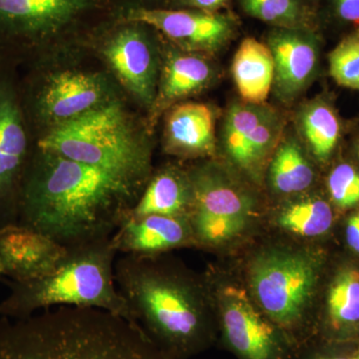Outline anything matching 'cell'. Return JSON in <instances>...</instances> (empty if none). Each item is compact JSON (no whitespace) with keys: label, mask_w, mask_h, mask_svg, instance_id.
Listing matches in <instances>:
<instances>
[{"label":"cell","mask_w":359,"mask_h":359,"mask_svg":"<svg viewBox=\"0 0 359 359\" xmlns=\"http://www.w3.org/2000/svg\"><path fill=\"white\" fill-rule=\"evenodd\" d=\"M269 179L273 191L283 195L304 192L313 185V168L294 135L283 134L269 161Z\"/></svg>","instance_id":"obj_22"},{"label":"cell","mask_w":359,"mask_h":359,"mask_svg":"<svg viewBox=\"0 0 359 359\" xmlns=\"http://www.w3.org/2000/svg\"><path fill=\"white\" fill-rule=\"evenodd\" d=\"M316 280V263L301 252H264L250 269L257 301L269 320L282 330H294L302 325Z\"/></svg>","instance_id":"obj_6"},{"label":"cell","mask_w":359,"mask_h":359,"mask_svg":"<svg viewBox=\"0 0 359 359\" xmlns=\"http://www.w3.org/2000/svg\"><path fill=\"white\" fill-rule=\"evenodd\" d=\"M158 257L121 255L115 261L116 285L153 344L170 359H186L211 340L202 292L192 278Z\"/></svg>","instance_id":"obj_3"},{"label":"cell","mask_w":359,"mask_h":359,"mask_svg":"<svg viewBox=\"0 0 359 359\" xmlns=\"http://www.w3.org/2000/svg\"><path fill=\"white\" fill-rule=\"evenodd\" d=\"M99 0H0V51L32 48L65 29Z\"/></svg>","instance_id":"obj_10"},{"label":"cell","mask_w":359,"mask_h":359,"mask_svg":"<svg viewBox=\"0 0 359 359\" xmlns=\"http://www.w3.org/2000/svg\"><path fill=\"white\" fill-rule=\"evenodd\" d=\"M110 238L66 248L65 257L45 275L11 280L8 294L0 302V318L18 320L65 306L103 309L137 323L116 285L118 254Z\"/></svg>","instance_id":"obj_4"},{"label":"cell","mask_w":359,"mask_h":359,"mask_svg":"<svg viewBox=\"0 0 359 359\" xmlns=\"http://www.w3.org/2000/svg\"><path fill=\"white\" fill-rule=\"evenodd\" d=\"M297 127L311 154L327 160L340 138V123L334 108L321 99L304 104L297 114Z\"/></svg>","instance_id":"obj_23"},{"label":"cell","mask_w":359,"mask_h":359,"mask_svg":"<svg viewBox=\"0 0 359 359\" xmlns=\"http://www.w3.org/2000/svg\"><path fill=\"white\" fill-rule=\"evenodd\" d=\"M275 65L273 91L290 104L309 88L320 60V44L313 30L273 28L266 39Z\"/></svg>","instance_id":"obj_14"},{"label":"cell","mask_w":359,"mask_h":359,"mask_svg":"<svg viewBox=\"0 0 359 359\" xmlns=\"http://www.w3.org/2000/svg\"><path fill=\"white\" fill-rule=\"evenodd\" d=\"M0 68V228L18 224L21 187L33 153L20 90Z\"/></svg>","instance_id":"obj_8"},{"label":"cell","mask_w":359,"mask_h":359,"mask_svg":"<svg viewBox=\"0 0 359 359\" xmlns=\"http://www.w3.org/2000/svg\"><path fill=\"white\" fill-rule=\"evenodd\" d=\"M280 111L268 104H231L224 116L222 145L231 162L257 180L285 132Z\"/></svg>","instance_id":"obj_9"},{"label":"cell","mask_w":359,"mask_h":359,"mask_svg":"<svg viewBox=\"0 0 359 359\" xmlns=\"http://www.w3.org/2000/svg\"><path fill=\"white\" fill-rule=\"evenodd\" d=\"M247 15L285 29L313 30V14L304 0H238Z\"/></svg>","instance_id":"obj_24"},{"label":"cell","mask_w":359,"mask_h":359,"mask_svg":"<svg viewBox=\"0 0 359 359\" xmlns=\"http://www.w3.org/2000/svg\"><path fill=\"white\" fill-rule=\"evenodd\" d=\"M334 4L340 20L359 26V0H334Z\"/></svg>","instance_id":"obj_29"},{"label":"cell","mask_w":359,"mask_h":359,"mask_svg":"<svg viewBox=\"0 0 359 359\" xmlns=\"http://www.w3.org/2000/svg\"><path fill=\"white\" fill-rule=\"evenodd\" d=\"M192 209L193 189L189 172L168 166L152 177L150 175L129 215L189 219Z\"/></svg>","instance_id":"obj_20"},{"label":"cell","mask_w":359,"mask_h":359,"mask_svg":"<svg viewBox=\"0 0 359 359\" xmlns=\"http://www.w3.org/2000/svg\"><path fill=\"white\" fill-rule=\"evenodd\" d=\"M118 255L157 257L196 242L188 218L127 215L110 238Z\"/></svg>","instance_id":"obj_16"},{"label":"cell","mask_w":359,"mask_h":359,"mask_svg":"<svg viewBox=\"0 0 359 359\" xmlns=\"http://www.w3.org/2000/svg\"><path fill=\"white\" fill-rule=\"evenodd\" d=\"M6 278V269L4 266V259H2L1 255H0V278Z\"/></svg>","instance_id":"obj_32"},{"label":"cell","mask_w":359,"mask_h":359,"mask_svg":"<svg viewBox=\"0 0 359 359\" xmlns=\"http://www.w3.org/2000/svg\"><path fill=\"white\" fill-rule=\"evenodd\" d=\"M134 25L116 32L103 53L122 84L144 105L152 107L157 94L155 53L140 26Z\"/></svg>","instance_id":"obj_15"},{"label":"cell","mask_w":359,"mask_h":359,"mask_svg":"<svg viewBox=\"0 0 359 359\" xmlns=\"http://www.w3.org/2000/svg\"><path fill=\"white\" fill-rule=\"evenodd\" d=\"M332 208L320 198H306L287 205L278 217L285 230L302 237H316L330 230L332 224Z\"/></svg>","instance_id":"obj_25"},{"label":"cell","mask_w":359,"mask_h":359,"mask_svg":"<svg viewBox=\"0 0 359 359\" xmlns=\"http://www.w3.org/2000/svg\"><path fill=\"white\" fill-rule=\"evenodd\" d=\"M130 23L159 30L180 50L214 54L226 47L235 35L236 21L228 14L196 11L132 8L126 14Z\"/></svg>","instance_id":"obj_11"},{"label":"cell","mask_w":359,"mask_h":359,"mask_svg":"<svg viewBox=\"0 0 359 359\" xmlns=\"http://www.w3.org/2000/svg\"><path fill=\"white\" fill-rule=\"evenodd\" d=\"M330 73L340 86L359 91V30L347 35L328 56Z\"/></svg>","instance_id":"obj_27"},{"label":"cell","mask_w":359,"mask_h":359,"mask_svg":"<svg viewBox=\"0 0 359 359\" xmlns=\"http://www.w3.org/2000/svg\"><path fill=\"white\" fill-rule=\"evenodd\" d=\"M353 359H359V351L358 353H356V354H354Z\"/></svg>","instance_id":"obj_34"},{"label":"cell","mask_w":359,"mask_h":359,"mask_svg":"<svg viewBox=\"0 0 359 359\" xmlns=\"http://www.w3.org/2000/svg\"><path fill=\"white\" fill-rule=\"evenodd\" d=\"M328 316L334 328L359 323V273H340L328 292Z\"/></svg>","instance_id":"obj_26"},{"label":"cell","mask_w":359,"mask_h":359,"mask_svg":"<svg viewBox=\"0 0 359 359\" xmlns=\"http://www.w3.org/2000/svg\"><path fill=\"white\" fill-rule=\"evenodd\" d=\"M189 176L193 189L189 222L195 241L222 244L244 230L252 210L245 192L214 165L194 168Z\"/></svg>","instance_id":"obj_7"},{"label":"cell","mask_w":359,"mask_h":359,"mask_svg":"<svg viewBox=\"0 0 359 359\" xmlns=\"http://www.w3.org/2000/svg\"><path fill=\"white\" fill-rule=\"evenodd\" d=\"M215 78L212 63L201 54L171 49L165 56L157 94L151 111L155 120L179 101L200 93Z\"/></svg>","instance_id":"obj_19"},{"label":"cell","mask_w":359,"mask_h":359,"mask_svg":"<svg viewBox=\"0 0 359 359\" xmlns=\"http://www.w3.org/2000/svg\"><path fill=\"white\" fill-rule=\"evenodd\" d=\"M358 156H359V151H358Z\"/></svg>","instance_id":"obj_36"},{"label":"cell","mask_w":359,"mask_h":359,"mask_svg":"<svg viewBox=\"0 0 359 359\" xmlns=\"http://www.w3.org/2000/svg\"><path fill=\"white\" fill-rule=\"evenodd\" d=\"M0 359H170L140 325L103 309L55 306L0 318Z\"/></svg>","instance_id":"obj_2"},{"label":"cell","mask_w":359,"mask_h":359,"mask_svg":"<svg viewBox=\"0 0 359 359\" xmlns=\"http://www.w3.org/2000/svg\"><path fill=\"white\" fill-rule=\"evenodd\" d=\"M109 100L100 77L66 70L51 75L35 91L32 101H26L22 106L25 117L32 115L35 122L52 127L79 117Z\"/></svg>","instance_id":"obj_13"},{"label":"cell","mask_w":359,"mask_h":359,"mask_svg":"<svg viewBox=\"0 0 359 359\" xmlns=\"http://www.w3.org/2000/svg\"><path fill=\"white\" fill-rule=\"evenodd\" d=\"M233 82L242 101L264 104L273 91L275 65L268 44L248 37L241 42L231 63Z\"/></svg>","instance_id":"obj_21"},{"label":"cell","mask_w":359,"mask_h":359,"mask_svg":"<svg viewBox=\"0 0 359 359\" xmlns=\"http://www.w3.org/2000/svg\"><path fill=\"white\" fill-rule=\"evenodd\" d=\"M181 4L192 7L196 11L205 13H218L219 9L226 6L229 0H180Z\"/></svg>","instance_id":"obj_30"},{"label":"cell","mask_w":359,"mask_h":359,"mask_svg":"<svg viewBox=\"0 0 359 359\" xmlns=\"http://www.w3.org/2000/svg\"><path fill=\"white\" fill-rule=\"evenodd\" d=\"M346 238L349 247L359 254V214L349 219L346 228Z\"/></svg>","instance_id":"obj_31"},{"label":"cell","mask_w":359,"mask_h":359,"mask_svg":"<svg viewBox=\"0 0 359 359\" xmlns=\"http://www.w3.org/2000/svg\"><path fill=\"white\" fill-rule=\"evenodd\" d=\"M164 126L165 151L182 158L207 157L217 149L216 119L207 104H176L170 108Z\"/></svg>","instance_id":"obj_18"},{"label":"cell","mask_w":359,"mask_h":359,"mask_svg":"<svg viewBox=\"0 0 359 359\" xmlns=\"http://www.w3.org/2000/svg\"><path fill=\"white\" fill-rule=\"evenodd\" d=\"M358 151H359V142H358Z\"/></svg>","instance_id":"obj_35"},{"label":"cell","mask_w":359,"mask_h":359,"mask_svg":"<svg viewBox=\"0 0 359 359\" xmlns=\"http://www.w3.org/2000/svg\"><path fill=\"white\" fill-rule=\"evenodd\" d=\"M224 337L240 359H290L280 328L266 320L243 290L226 287L219 297Z\"/></svg>","instance_id":"obj_12"},{"label":"cell","mask_w":359,"mask_h":359,"mask_svg":"<svg viewBox=\"0 0 359 359\" xmlns=\"http://www.w3.org/2000/svg\"><path fill=\"white\" fill-rule=\"evenodd\" d=\"M328 191L340 208H351L359 203V173L349 164H340L328 177Z\"/></svg>","instance_id":"obj_28"},{"label":"cell","mask_w":359,"mask_h":359,"mask_svg":"<svg viewBox=\"0 0 359 359\" xmlns=\"http://www.w3.org/2000/svg\"><path fill=\"white\" fill-rule=\"evenodd\" d=\"M67 249L53 238L14 224L0 228V255L11 282L39 278L50 271L65 257Z\"/></svg>","instance_id":"obj_17"},{"label":"cell","mask_w":359,"mask_h":359,"mask_svg":"<svg viewBox=\"0 0 359 359\" xmlns=\"http://www.w3.org/2000/svg\"><path fill=\"white\" fill-rule=\"evenodd\" d=\"M35 148L116 173L151 175L150 143L115 100L52 126Z\"/></svg>","instance_id":"obj_5"},{"label":"cell","mask_w":359,"mask_h":359,"mask_svg":"<svg viewBox=\"0 0 359 359\" xmlns=\"http://www.w3.org/2000/svg\"><path fill=\"white\" fill-rule=\"evenodd\" d=\"M316 359H353V358H346V356H320Z\"/></svg>","instance_id":"obj_33"},{"label":"cell","mask_w":359,"mask_h":359,"mask_svg":"<svg viewBox=\"0 0 359 359\" xmlns=\"http://www.w3.org/2000/svg\"><path fill=\"white\" fill-rule=\"evenodd\" d=\"M148 179L35 148L21 187L18 224L65 248L110 238L136 204Z\"/></svg>","instance_id":"obj_1"}]
</instances>
